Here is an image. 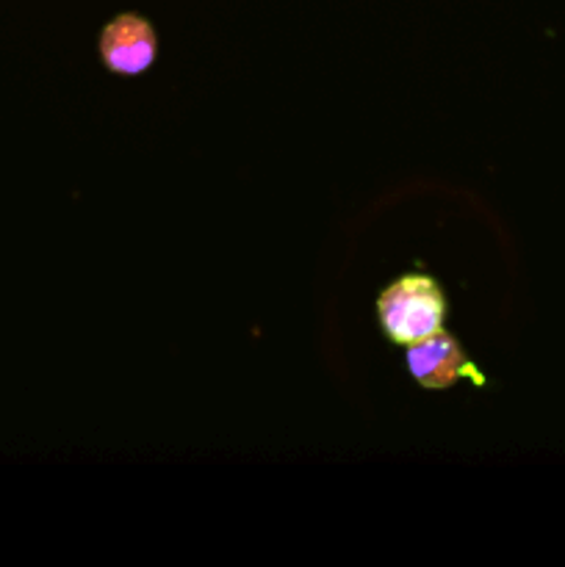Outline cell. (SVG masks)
Segmentation results:
<instances>
[{"label": "cell", "instance_id": "cell-1", "mask_svg": "<svg viewBox=\"0 0 565 567\" xmlns=\"http://www.w3.org/2000/svg\"><path fill=\"white\" fill-rule=\"evenodd\" d=\"M446 293L430 275L397 277L386 291L377 297V316L386 338L397 347H413L424 338L443 330L446 321Z\"/></svg>", "mask_w": 565, "mask_h": 567}, {"label": "cell", "instance_id": "cell-3", "mask_svg": "<svg viewBox=\"0 0 565 567\" xmlns=\"http://www.w3.org/2000/svg\"><path fill=\"white\" fill-rule=\"evenodd\" d=\"M408 369L410 377L427 391H446L460 380H469L480 388L487 382L485 374L471 363L458 338L443 330L408 347Z\"/></svg>", "mask_w": 565, "mask_h": 567}, {"label": "cell", "instance_id": "cell-2", "mask_svg": "<svg viewBox=\"0 0 565 567\" xmlns=\"http://www.w3.org/2000/svg\"><path fill=\"white\" fill-rule=\"evenodd\" d=\"M100 61L109 72L122 78H136L155 64L158 33L153 22L136 11H122L100 31Z\"/></svg>", "mask_w": 565, "mask_h": 567}]
</instances>
